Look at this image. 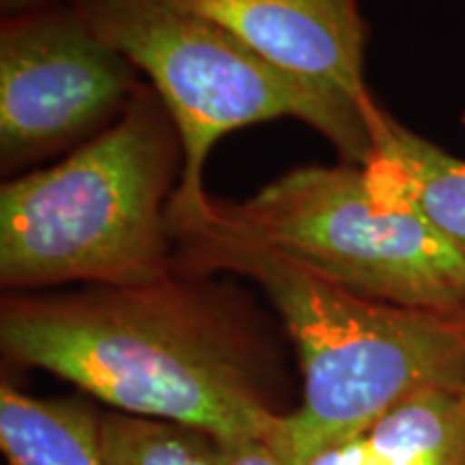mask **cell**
<instances>
[{"label": "cell", "instance_id": "9a60e30c", "mask_svg": "<svg viewBox=\"0 0 465 465\" xmlns=\"http://www.w3.org/2000/svg\"><path fill=\"white\" fill-rule=\"evenodd\" d=\"M459 397H461V405H463V411H465V383L461 386V391H459Z\"/></svg>", "mask_w": 465, "mask_h": 465}, {"label": "cell", "instance_id": "7a4b0ae2", "mask_svg": "<svg viewBox=\"0 0 465 465\" xmlns=\"http://www.w3.org/2000/svg\"><path fill=\"white\" fill-rule=\"evenodd\" d=\"M174 272L257 284L293 342L302 401L265 435L284 465H308L424 391H461L465 319L366 300L259 243L174 226Z\"/></svg>", "mask_w": 465, "mask_h": 465}, {"label": "cell", "instance_id": "2e32d148", "mask_svg": "<svg viewBox=\"0 0 465 465\" xmlns=\"http://www.w3.org/2000/svg\"><path fill=\"white\" fill-rule=\"evenodd\" d=\"M461 124L465 125V110H463V114H461Z\"/></svg>", "mask_w": 465, "mask_h": 465}, {"label": "cell", "instance_id": "5b68a950", "mask_svg": "<svg viewBox=\"0 0 465 465\" xmlns=\"http://www.w3.org/2000/svg\"><path fill=\"white\" fill-rule=\"evenodd\" d=\"M80 9L147 75L177 127L183 162L168 209L171 229L205 216L209 153L246 125L298 119L345 164L373 158V127L362 113L302 84L218 22L173 0H93Z\"/></svg>", "mask_w": 465, "mask_h": 465}, {"label": "cell", "instance_id": "4fadbf2b", "mask_svg": "<svg viewBox=\"0 0 465 465\" xmlns=\"http://www.w3.org/2000/svg\"><path fill=\"white\" fill-rule=\"evenodd\" d=\"M308 465H373V459H371L369 441L362 433L358 438L342 441V444L330 446L319 452Z\"/></svg>", "mask_w": 465, "mask_h": 465}, {"label": "cell", "instance_id": "3957f363", "mask_svg": "<svg viewBox=\"0 0 465 465\" xmlns=\"http://www.w3.org/2000/svg\"><path fill=\"white\" fill-rule=\"evenodd\" d=\"M171 114L143 84L113 127L0 188V287H132L174 274L168 209L182 177Z\"/></svg>", "mask_w": 465, "mask_h": 465}, {"label": "cell", "instance_id": "7c38bea8", "mask_svg": "<svg viewBox=\"0 0 465 465\" xmlns=\"http://www.w3.org/2000/svg\"><path fill=\"white\" fill-rule=\"evenodd\" d=\"M216 465H284L263 438L243 435V438L216 440Z\"/></svg>", "mask_w": 465, "mask_h": 465}, {"label": "cell", "instance_id": "5bb4252c", "mask_svg": "<svg viewBox=\"0 0 465 465\" xmlns=\"http://www.w3.org/2000/svg\"><path fill=\"white\" fill-rule=\"evenodd\" d=\"M89 3L93 0H0V15L9 17L50 7H84Z\"/></svg>", "mask_w": 465, "mask_h": 465}, {"label": "cell", "instance_id": "277c9868", "mask_svg": "<svg viewBox=\"0 0 465 465\" xmlns=\"http://www.w3.org/2000/svg\"><path fill=\"white\" fill-rule=\"evenodd\" d=\"M196 223L259 243L360 298L465 319V259L377 158L293 168L243 201L212 196Z\"/></svg>", "mask_w": 465, "mask_h": 465}, {"label": "cell", "instance_id": "9c48e42d", "mask_svg": "<svg viewBox=\"0 0 465 465\" xmlns=\"http://www.w3.org/2000/svg\"><path fill=\"white\" fill-rule=\"evenodd\" d=\"M373 158L441 237L465 259V160L420 136L380 108L373 119Z\"/></svg>", "mask_w": 465, "mask_h": 465}, {"label": "cell", "instance_id": "52a82bcc", "mask_svg": "<svg viewBox=\"0 0 465 465\" xmlns=\"http://www.w3.org/2000/svg\"><path fill=\"white\" fill-rule=\"evenodd\" d=\"M218 22L284 74L362 113L380 104L364 78L369 25L358 0H173Z\"/></svg>", "mask_w": 465, "mask_h": 465}, {"label": "cell", "instance_id": "30bf717a", "mask_svg": "<svg viewBox=\"0 0 465 465\" xmlns=\"http://www.w3.org/2000/svg\"><path fill=\"white\" fill-rule=\"evenodd\" d=\"M364 435L373 465H465V411L459 391L414 394Z\"/></svg>", "mask_w": 465, "mask_h": 465}, {"label": "cell", "instance_id": "6da1fadb", "mask_svg": "<svg viewBox=\"0 0 465 465\" xmlns=\"http://www.w3.org/2000/svg\"><path fill=\"white\" fill-rule=\"evenodd\" d=\"M0 351L121 414L265 438L282 360L248 298L213 276L174 272L132 287L5 293Z\"/></svg>", "mask_w": 465, "mask_h": 465}, {"label": "cell", "instance_id": "ba28073f", "mask_svg": "<svg viewBox=\"0 0 465 465\" xmlns=\"http://www.w3.org/2000/svg\"><path fill=\"white\" fill-rule=\"evenodd\" d=\"M0 450L7 465H102L100 411L83 399H39L3 381Z\"/></svg>", "mask_w": 465, "mask_h": 465}, {"label": "cell", "instance_id": "8fae6325", "mask_svg": "<svg viewBox=\"0 0 465 465\" xmlns=\"http://www.w3.org/2000/svg\"><path fill=\"white\" fill-rule=\"evenodd\" d=\"M102 465H216V440L203 429L121 411L100 414Z\"/></svg>", "mask_w": 465, "mask_h": 465}, {"label": "cell", "instance_id": "8992f818", "mask_svg": "<svg viewBox=\"0 0 465 465\" xmlns=\"http://www.w3.org/2000/svg\"><path fill=\"white\" fill-rule=\"evenodd\" d=\"M141 69L80 7L0 22V171L67 155L113 127L144 84Z\"/></svg>", "mask_w": 465, "mask_h": 465}]
</instances>
